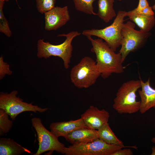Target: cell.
I'll return each instance as SVG.
<instances>
[{
	"label": "cell",
	"mask_w": 155,
	"mask_h": 155,
	"mask_svg": "<svg viewBox=\"0 0 155 155\" xmlns=\"http://www.w3.org/2000/svg\"><path fill=\"white\" fill-rule=\"evenodd\" d=\"M92 46L91 51L96 57V64L104 79L108 78L112 73H121L124 71L121 54L116 53L102 39L98 38H92L91 36H87Z\"/></svg>",
	"instance_id": "cell-1"
},
{
	"label": "cell",
	"mask_w": 155,
	"mask_h": 155,
	"mask_svg": "<svg viewBox=\"0 0 155 155\" xmlns=\"http://www.w3.org/2000/svg\"><path fill=\"white\" fill-rule=\"evenodd\" d=\"M141 79L131 80L120 87L113 100V107L120 114H131L139 111L140 101L136 100V92L141 87Z\"/></svg>",
	"instance_id": "cell-2"
},
{
	"label": "cell",
	"mask_w": 155,
	"mask_h": 155,
	"mask_svg": "<svg viewBox=\"0 0 155 155\" xmlns=\"http://www.w3.org/2000/svg\"><path fill=\"white\" fill-rule=\"evenodd\" d=\"M81 34L77 31H72L67 34H59L57 36L65 37L66 38L63 42L58 45L45 42L43 39H39L37 42V57L46 59L51 56L58 57L63 60L64 68L68 69L73 51L72 42L74 38Z\"/></svg>",
	"instance_id": "cell-3"
},
{
	"label": "cell",
	"mask_w": 155,
	"mask_h": 155,
	"mask_svg": "<svg viewBox=\"0 0 155 155\" xmlns=\"http://www.w3.org/2000/svg\"><path fill=\"white\" fill-rule=\"evenodd\" d=\"M100 73L96 61L89 57H85L71 69V82L79 88H88L96 83Z\"/></svg>",
	"instance_id": "cell-4"
},
{
	"label": "cell",
	"mask_w": 155,
	"mask_h": 155,
	"mask_svg": "<svg viewBox=\"0 0 155 155\" xmlns=\"http://www.w3.org/2000/svg\"><path fill=\"white\" fill-rule=\"evenodd\" d=\"M135 27V24L131 21L123 25L121 31V47L119 53L122 56L123 63L130 53L143 47L151 35L150 32L137 30Z\"/></svg>",
	"instance_id": "cell-5"
},
{
	"label": "cell",
	"mask_w": 155,
	"mask_h": 155,
	"mask_svg": "<svg viewBox=\"0 0 155 155\" xmlns=\"http://www.w3.org/2000/svg\"><path fill=\"white\" fill-rule=\"evenodd\" d=\"M125 11L119 10L113 23L104 28H92L83 30L82 34L86 36H95L104 40L114 51L121 45L122 38V28L126 16Z\"/></svg>",
	"instance_id": "cell-6"
},
{
	"label": "cell",
	"mask_w": 155,
	"mask_h": 155,
	"mask_svg": "<svg viewBox=\"0 0 155 155\" xmlns=\"http://www.w3.org/2000/svg\"><path fill=\"white\" fill-rule=\"evenodd\" d=\"M135 149V146H125L108 144L99 138L91 142L72 144L65 147L63 154L66 155H112L117 150L123 148Z\"/></svg>",
	"instance_id": "cell-7"
},
{
	"label": "cell",
	"mask_w": 155,
	"mask_h": 155,
	"mask_svg": "<svg viewBox=\"0 0 155 155\" xmlns=\"http://www.w3.org/2000/svg\"><path fill=\"white\" fill-rule=\"evenodd\" d=\"M18 94L17 90H13L9 93L1 92L0 94V109L5 111L13 120H15L19 114L24 112L42 113L49 109L24 102L22 99L17 96Z\"/></svg>",
	"instance_id": "cell-8"
},
{
	"label": "cell",
	"mask_w": 155,
	"mask_h": 155,
	"mask_svg": "<svg viewBox=\"0 0 155 155\" xmlns=\"http://www.w3.org/2000/svg\"><path fill=\"white\" fill-rule=\"evenodd\" d=\"M31 121L37 134L39 144L38 150L33 155H40L48 151H55L63 154L65 145L59 141L58 137L46 129L41 119L35 117L32 118Z\"/></svg>",
	"instance_id": "cell-9"
},
{
	"label": "cell",
	"mask_w": 155,
	"mask_h": 155,
	"mask_svg": "<svg viewBox=\"0 0 155 155\" xmlns=\"http://www.w3.org/2000/svg\"><path fill=\"white\" fill-rule=\"evenodd\" d=\"M44 14V29L47 31L55 30L65 25L70 19L67 6L55 7Z\"/></svg>",
	"instance_id": "cell-10"
},
{
	"label": "cell",
	"mask_w": 155,
	"mask_h": 155,
	"mask_svg": "<svg viewBox=\"0 0 155 155\" xmlns=\"http://www.w3.org/2000/svg\"><path fill=\"white\" fill-rule=\"evenodd\" d=\"M109 117V113L107 111L100 110L93 105L90 106L81 115L88 128L96 130L108 123Z\"/></svg>",
	"instance_id": "cell-11"
},
{
	"label": "cell",
	"mask_w": 155,
	"mask_h": 155,
	"mask_svg": "<svg viewBox=\"0 0 155 155\" xmlns=\"http://www.w3.org/2000/svg\"><path fill=\"white\" fill-rule=\"evenodd\" d=\"M141 89L138 90L140 97L139 111L144 114L151 108H155V89L150 85V78L145 82L141 80Z\"/></svg>",
	"instance_id": "cell-12"
},
{
	"label": "cell",
	"mask_w": 155,
	"mask_h": 155,
	"mask_svg": "<svg viewBox=\"0 0 155 155\" xmlns=\"http://www.w3.org/2000/svg\"><path fill=\"white\" fill-rule=\"evenodd\" d=\"M85 128L88 127L81 118L67 121L53 122L49 126L50 131L58 137H64L75 130Z\"/></svg>",
	"instance_id": "cell-13"
},
{
	"label": "cell",
	"mask_w": 155,
	"mask_h": 155,
	"mask_svg": "<svg viewBox=\"0 0 155 155\" xmlns=\"http://www.w3.org/2000/svg\"><path fill=\"white\" fill-rule=\"evenodd\" d=\"M64 137L72 144L86 143L98 138L97 130L88 128L75 130Z\"/></svg>",
	"instance_id": "cell-14"
},
{
	"label": "cell",
	"mask_w": 155,
	"mask_h": 155,
	"mask_svg": "<svg viewBox=\"0 0 155 155\" xmlns=\"http://www.w3.org/2000/svg\"><path fill=\"white\" fill-rule=\"evenodd\" d=\"M126 16L144 32H150L155 24L154 15H145L137 12L134 9L127 12Z\"/></svg>",
	"instance_id": "cell-15"
},
{
	"label": "cell",
	"mask_w": 155,
	"mask_h": 155,
	"mask_svg": "<svg viewBox=\"0 0 155 155\" xmlns=\"http://www.w3.org/2000/svg\"><path fill=\"white\" fill-rule=\"evenodd\" d=\"M31 153L27 149L9 138L0 139V155H20L25 152Z\"/></svg>",
	"instance_id": "cell-16"
},
{
	"label": "cell",
	"mask_w": 155,
	"mask_h": 155,
	"mask_svg": "<svg viewBox=\"0 0 155 155\" xmlns=\"http://www.w3.org/2000/svg\"><path fill=\"white\" fill-rule=\"evenodd\" d=\"M115 0H98V11L97 13L99 18L107 23L117 16L113 8Z\"/></svg>",
	"instance_id": "cell-17"
},
{
	"label": "cell",
	"mask_w": 155,
	"mask_h": 155,
	"mask_svg": "<svg viewBox=\"0 0 155 155\" xmlns=\"http://www.w3.org/2000/svg\"><path fill=\"white\" fill-rule=\"evenodd\" d=\"M98 138L110 144L124 146L123 142L119 139L111 130L107 123L97 130Z\"/></svg>",
	"instance_id": "cell-18"
},
{
	"label": "cell",
	"mask_w": 155,
	"mask_h": 155,
	"mask_svg": "<svg viewBox=\"0 0 155 155\" xmlns=\"http://www.w3.org/2000/svg\"><path fill=\"white\" fill-rule=\"evenodd\" d=\"M95 0H73L75 9L88 14L97 15L94 11L93 4Z\"/></svg>",
	"instance_id": "cell-19"
},
{
	"label": "cell",
	"mask_w": 155,
	"mask_h": 155,
	"mask_svg": "<svg viewBox=\"0 0 155 155\" xmlns=\"http://www.w3.org/2000/svg\"><path fill=\"white\" fill-rule=\"evenodd\" d=\"M9 115L3 109H0V135L8 133L13 125V121L9 119Z\"/></svg>",
	"instance_id": "cell-20"
},
{
	"label": "cell",
	"mask_w": 155,
	"mask_h": 155,
	"mask_svg": "<svg viewBox=\"0 0 155 155\" xmlns=\"http://www.w3.org/2000/svg\"><path fill=\"white\" fill-rule=\"evenodd\" d=\"M5 2L0 1V32L8 37L11 36L12 32L9 23L5 16L3 9Z\"/></svg>",
	"instance_id": "cell-21"
},
{
	"label": "cell",
	"mask_w": 155,
	"mask_h": 155,
	"mask_svg": "<svg viewBox=\"0 0 155 155\" xmlns=\"http://www.w3.org/2000/svg\"><path fill=\"white\" fill-rule=\"evenodd\" d=\"M38 11L44 14L55 7L56 0H35Z\"/></svg>",
	"instance_id": "cell-22"
},
{
	"label": "cell",
	"mask_w": 155,
	"mask_h": 155,
	"mask_svg": "<svg viewBox=\"0 0 155 155\" xmlns=\"http://www.w3.org/2000/svg\"><path fill=\"white\" fill-rule=\"evenodd\" d=\"M12 73V71L10 69L9 65L4 62L1 55L0 57V79H2L6 74L10 75Z\"/></svg>",
	"instance_id": "cell-23"
},
{
	"label": "cell",
	"mask_w": 155,
	"mask_h": 155,
	"mask_svg": "<svg viewBox=\"0 0 155 155\" xmlns=\"http://www.w3.org/2000/svg\"><path fill=\"white\" fill-rule=\"evenodd\" d=\"M125 148L119 149L114 152L112 155H132L133 154L130 148Z\"/></svg>",
	"instance_id": "cell-24"
},
{
	"label": "cell",
	"mask_w": 155,
	"mask_h": 155,
	"mask_svg": "<svg viewBox=\"0 0 155 155\" xmlns=\"http://www.w3.org/2000/svg\"><path fill=\"white\" fill-rule=\"evenodd\" d=\"M147 0H139L138 5L134 9L137 12H139L144 8L149 6Z\"/></svg>",
	"instance_id": "cell-25"
},
{
	"label": "cell",
	"mask_w": 155,
	"mask_h": 155,
	"mask_svg": "<svg viewBox=\"0 0 155 155\" xmlns=\"http://www.w3.org/2000/svg\"><path fill=\"white\" fill-rule=\"evenodd\" d=\"M138 13L148 16H153L154 15L152 7L149 5L144 8Z\"/></svg>",
	"instance_id": "cell-26"
},
{
	"label": "cell",
	"mask_w": 155,
	"mask_h": 155,
	"mask_svg": "<svg viewBox=\"0 0 155 155\" xmlns=\"http://www.w3.org/2000/svg\"><path fill=\"white\" fill-rule=\"evenodd\" d=\"M151 155H155V146H153L152 148Z\"/></svg>",
	"instance_id": "cell-27"
},
{
	"label": "cell",
	"mask_w": 155,
	"mask_h": 155,
	"mask_svg": "<svg viewBox=\"0 0 155 155\" xmlns=\"http://www.w3.org/2000/svg\"><path fill=\"white\" fill-rule=\"evenodd\" d=\"M151 142L155 144V137H153L151 140Z\"/></svg>",
	"instance_id": "cell-28"
},
{
	"label": "cell",
	"mask_w": 155,
	"mask_h": 155,
	"mask_svg": "<svg viewBox=\"0 0 155 155\" xmlns=\"http://www.w3.org/2000/svg\"><path fill=\"white\" fill-rule=\"evenodd\" d=\"M152 7L153 10L155 11V3Z\"/></svg>",
	"instance_id": "cell-29"
},
{
	"label": "cell",
	"mask_w": 155,
	"mask_h": 155,
	"mask_svg": "<svg viewBox=\"0 0 155 155\" xmlns=\"http://www.w3.org/2000/svg\"><path fill=\"white\" fill-rule=\"evenodd\" d=\"M10 0H0V1H4V2L6 1V2H8Z\"/></svg>",
	"instance_id": "cell-30"
},
{
	"label": "cell",
	"mask_w": 155,
	"mask_h": 155,
	"mask_svg": "<svg viewBox=\"0 0 155 155\" xmlns=\"http://www.w3.org/2000/svg\"><path fill=\"white\" fill-rule=\"evenodd\" d=\"M117 0V1H121L122 0Z\"/></svg>",
	"instance_id": "cell-31"
},
{
	"label": "cell",
	"mask_w": 155,
	"mask_h": 155,
	"mask_svg": "<svg viewBox=\"0 0 155 155\" xmlns=\"http://www.w3.org/2000/svg\"><path fill=\"white\" fill-rule=\"evenodd\" d=\"M16 1H17V0H16Z\"/></svg>",
	"instance_id": "cell-32"
}]
</instances>
